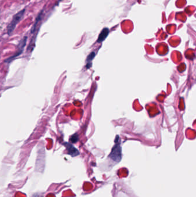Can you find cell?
Wrapping results in <instances>:
<instances>
[{
  "mask_svg": "<svg viewBox=\"0 0 196 197\" xmlns=\"http://www.w3.org/2000/svg\"><path fill=\"white\" fill-rule=\"evenodd\" d=\"M25 11H26V9H24L13 16V18L12 19L11 22L7 27V34L9 35L12 34V32H13V31L15 30L16 26L17 25V24L22 19V17L24 15Z\"/></svg>",
  "mask_w": 196,
  "mask_h": 197,
  "instance_id": "obj_1",
  "label": "cell"
},
{
  "mask_svg": "<svg viewBox=\"0 0 196 197\" xmlns=\"http://www.w3.org/2000/svg\"><path fill=\"white\" fill-rule=\"evenodd\" d=\"M26 41H27V37H24L22 40L20 41V43H19L18 51L16 52V53L15 54L14 56H12L11 57L7 58V60L5 61V62H7V63L11 62V61H12L15 58H16L17 57L20 56L22 54V52H23L24 48L26 45Z\"/></svg>",
  "mask_w": 196,
  "mask_h": 197,
  "instance_id": "obj_2",
  "label": "cell"
},
{
  "mask_svg": "<svg viewBox=\"0 0 196 197\" xmlns=\"http://www.w3.org/2000/svg\"><path fill=\"white\" fill-rule=\"evenodd\" d=\"M59 1H61V0H59Z\"/></svg>",
  "mask_w": 196,
  "mask_h": 197,
  "instance_id": "obj_7",
  "label": "cell"
},
{
  "mask_svg": "<svg viewBox=\"0 0 196 197\" xmlns=\"http://www.w3.org/2000/svg\"><path fill=\"white\" fill-rule=\"evenodd\" d=\"M112 157V159H114V160H118V157L121 158V150H120V148L119 146V145H116L115 146V147L113 148L112 150V152L111 153V155H110V156Z\"/></svg>",
  "mask_w": 196,
  "mask_h": 197,
  "instance_id": "obj_4",
  "label": "cell"
},
{
  "mask_svg": "<svg viewBox=\"0 0 196 197\" xmlns=\"http://www.w3.org/2000/svg\"><path fill=\"white\" fill-rule=\"evenodd\" d=\"M65 146H66L67 150L68 151V153L70 155L72 156H76L79 155V152L78 150L76 149L74 146L69 144V143H65Z\"/></svg>",
  "mask_w": 196,
  "mask_h": 197,
  "instance_id": "obj_3",
  "label": "cell"
},
{
  "mask_svg": "<svg viewBox=\"0 0 196 197\" xmlns=\"http://www.w3.org/2000/svg\"><path fill=\"white\" fill-rule=\"evenodd\" d=\"M78 135H73L71 136V137L70 138V141L72 142L73 143H75L76 142L78 141Z\"/></svg>",
  "mask_w": 196,
  "mask_h": 197,
  "instance_id": "obj_6",
  "label": "cell"
},
{
  "mask_svg": "<svg viewBox=\"0 0 196 197\" xmlns=\"http://www.w3.org/2000/svg\"><path fill=\"white\" fill-rule=\"evenodd\" d=\"M109 29L108 28H105L103 30H102V31L101 32L98 37V39H97V42L98 43H101L103 41H104L106 37H107L108 34H109Z\"/></svg>",
  "mask_w": 196,
  "mask_h": 197,
  "instance_id": "obj_5",
  "label": "cell"
}]
</instances>
